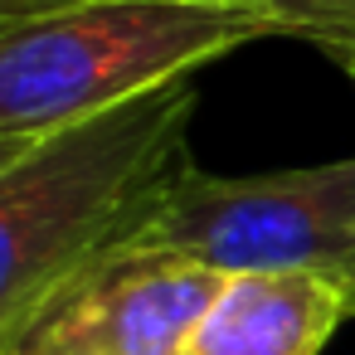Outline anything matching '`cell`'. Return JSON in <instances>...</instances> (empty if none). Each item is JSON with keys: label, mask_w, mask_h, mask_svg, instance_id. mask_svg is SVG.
Masks as SVG:
<instances>
[{"label": "cell", "mask_w": 355, "mask_h": 355, "mask_svg": "<svg viewBox=\"0 0 355 355\" xmlns=\"http://www.w3.org/2000/svg\"><path fill=\"white\" fill-rule=\"evenodd\" d=\"M195 73L0 161V331L83 263L127 248L190 171Z\"/></svg>", "instance_id": "1"}, {"label": "cell", "mask_w": 355, "mask_h": 355, "mask_svg": "<svg viewBox=\"0 0 355 355\" xmlns=\"http://www.w3.org/2000/svg\"><path fill=\"white\" fill-rule=\"evenodd\" d=\"M78 6H88V0H0V35L40 25V20H54V15H69Z\"/></svg>", "instance_id": "7"}, {"label": "cell", "mask_w": 355, "mask_h": 355, "mask_svg": "<svg viewBox=\"0 0 355 355\" xmlns=\"http://www.w3.org/2000/svg\"><path fill=\"white\" fill-rule=\"evenodd\" d=\"M214 6L248 10L268 20L272 35L316 44L340 69L355 64V0H214Z\"/></svg>", "instance_id": "6"}, {"label": "cell", "mask_w": 355, "mask_h": 355, "mask_svg": "<svg viewBox=\"0 0 355 355\" xmlns=\"http://www.w3.org/2000/svg\"><path fill=\"white\" fill-rule=\"evenodd\" d=\"M345 316L350 292L316 272L224 277L185 355H321Z\"/></svg>", "instance_id": "5"}, {"label": "cell", "mask_w": 355, "mask_h": 355, "mask_svg": "<svg viewBox=\"0 0 355 355\" xmlns=\"http://www.w3.org/2000/svg\"><path fill=\"white\" fill-rule=\"evenodd\" d=\"M345 73H350V78H355V64H345Z\"/></svg>", "instance_id": "8"}, {"label": "cell", "mask_w": 355, "mask_h": 355, "mask_svg": "<svg viewBox=\"0 0 355 355\" xmlns=\"http://www.w3.org/2000/svg\"><path fill=\"white\" fill-rule=\"evenodd\" d=\"M224 277L161 248H117L49 287L0 355H185Z\"/></svg>", "instance_id": "4"}, {"label": "cell", "mask_w": 355, "mask_h": 355, "mask_svg": "<svg viewBox=\"0 0 355 355\" xmlns=\"http://www.w3.org/2000/svg\"><path fill=\"white\" fill-rule=\"evenodd\" d=\"M132 243L180 253L219 277L316 272L355 302V156L272 175L190 166Z\"/></svg>", "instance_id": "3"}, {"label": "cell", "mask_w": 355, "mask_h": 355, "mask_svg": "<svg viewBox=\"0 0 355 355\" xmlns=\"http://www.w3.org/2000/svg\"><path fill=\"white\" fill-rule=\"evenodd\" d=\"M268 35V20L214 0H88L69 15L6 30L0 161Z\"/></svg>", "instance_id": "2"}]
</instances>
